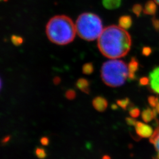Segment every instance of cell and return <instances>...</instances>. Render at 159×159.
I'll list each match as a JSON object with an SVG mask.
<instances>
[{"instance_id": "1", "label": "cell", "mask_w": 159, "mask_h": 159, "mask_svg": "<svg viewBox=\"0 0 159 159\" xmlns=\"http://www.w3.org/2000/svg\"><path fill=\"white\" fill-rule=\"evenodd\" d=\"M130 35L120 26L110 25L102 30L98 40L99 50L111 59L125 56L130 50Z\"/></svg>"}, {"instance_id": "2", "label": "cell", "mask_w": 159, "mask_h": 159, "mask_svg": "<svg viewBox=\"0 0 159 159\" xmlns=\"http://www.w3.org/2000/svg\"><path fill=\"white\" fill-rule=\"evenodd\" d=\"M76 28L70 18L57 16L51 18L46 26V34L52 43L66 45L74 40Z\"/></svg>"}, {"instance_id": "3", "label": "cell", "mask_w": 159, "mask_h": 159, "mask_svg": "<svg viewBox=\"0 0 159 159\" xmlns=\"http://www.w3.org/2000/svg\"><path fill=\"white\" fill-rule=\"evenodd\" d=\"M101 76L106 85L111 87H120L129 78L128 66L121 60H109L102 64Z\"/></svg>"}, {"instance_id": "4", "label": "cell", "mask_w": 159, "mask_h": 159, "mask_svg": "<svg viewBox=\"0 0 159 159\" xmlns=\"http://www.w3.org/2000/svg\"><path fill=\"white\" fill-rule=\"evenodd\" d=\"M75 28L80 37L87 41L96 40L103 30L100 18L91 12L81 14L76 21Z\"/></svg>"}, {"instance_id": "5", "label": "cell", "mask_w": 159, "mask_h": 159, "mask_svg": "<svg viewBox=\"0 0 159 159\" xmlns=\"http://www.w3.org/2000/svg\"><path fill=\"white\" fill-rule=\"evenodd\" d=\"M134 126L136 128L137 134L142 137L146 138L152 136L153 133L152 129L150 126L141 122L137 121Z\"/></svg>"}, {"instance_id": "6", "label": "cell", "mask_w": 159, "mask_h": 159, "mask_svg": "<svg viewBox=\"0 0 159 159\" xmlns=\"http://www.w3.org/2000/svg\"><path fill=\"white\" fill-rule=\"evenodd\" d=\"M149 81L152 90L159 94V67L154 68L150 73Z\"/></svg>"}, {"instance_id": "7", "label": "cell", "mask_w": 159, "mask_h": 159, "mask_svg": "<svg viewBox=\"0 0 159 159\" xmlns=\"http://www.w3.org/2000/svg\"><path fill=\"white\" fill-rule=\"evenodd\" d=\"M93 105L98 111L103 112L107 107L108 102L104 97H97L93 101Z\"/></svg>"}, {"instance_id": "8", "label": "cell", "mask_w": 159, "mask_h": 159, "mask_svg": "<svg viewBox=\"0 0 159 159\" xmlns=\"http://www.w3.org/2000/svg\"><path fill=\"white\" fill-rule=\"evenodd\" d=\"M129 80H133L136 78V73L139 68V62L136 58H132L128 65Z\"/></svg>"}, {"instance_id": "9", "label": "cell", "mask_w": 159, "mask_h": 159, "mask_svg": "<svg viewBox=\"0 0 159 159\" xmlns=\"http://www.w3.org/2000/svg\"><path fill=\"white\" fill-rule=\"evenodd\" d=\"M77 87L81 91L89 94L90 93V83L87 80L85 79H80L76 83Z\"/></svg>"}, {"instance_id": "10", "label": "cell", "mask_w": 159, "mask_h": 159, "mask_svg": "<svg viewBox=\"0 0 159 159\" xmlns=\"http://www.w3.org/2000/svg\"><path fill=\"white\" fill-rule=\"evenodd\" d=\"M157 11V6L156 3L153 1H148L143 9V12L144 14L148 15H154Z\"/></svg>"}, {"instance_id": "11", "label": "cell", "mask_w": 159, "mask_h": 159, "mask_svg": "<svg viewBox=\"0 0 159 159\" xmlns=\"http://www.w3.org/2000/svg\"><path fill=\"white\" fill-rule=\"evenodd\" d=\"M132 18L129 16H121L119 20L120 27L125 30L130 29L132 25Z\"/></svg>"}, {"instance_id": "12", "label": "cell", "mask_w": 159, "mask_h": 159, "mask_svg": "<svg viewBox=\"0 0 159 159\" xmlns=\"http://www.w3.org/2000/svg\"><path fill=\"white\" fill-rule=\"evenodd\" d=\"M121 4V0H102L103 6L108 10L118 8Z\"/></svg>"}, {"instance_id": "13", "label": "cell", "mask_w": 159, "mask_h": 159, "mask_svg": "<svg viewBox=\"0 0 159 159\" xmlns=\"http://www.w3.org/2000/svg\"><path fill=\"white\" fill-rule=\"evenodd\" d=\"M150 142L152 143L156 148L157 153V159H159V125L150 137Z\"/></svg>"}, {"instance_id": "14", "label": "cell", "mask_w": 159, "mask_h": 159, "mask_svg": "<svg viewBox=\"0 0 159 159\" xmlns=\"http://www.w3.org/2000/svg\"><path fill=\"white\" fill-rule=\"evenodd\" d=\"M142 119L146 122H148L153 119L155 116V111H152L151 109L148 108L143 111Z\"/></svg>"}, {"instance_id": "15", "label": "cell", "mask_w": 159, "mask_h": 159, "mask_svg": "<svg viewBox=\"0 0 159 159\" xmlns=\"http://www.w3.org/2000/svg\"><path fill=\"white\" fill-rule=\"evenodd\" d=\"M83 73L86 75L92 74L94 71V66L91 63H85L83 66Z\"/></svg>"}, {"instance_id": "16", "label": "cell", "mask_w": 159, "mask_h": 159, "mask_svg": "<svg viewBox=\"0 0 159 159\" xmlns=\"http://www.w3.org/2000/svg\"><path fill=\"white\" fill-rule=\"evenodd\" d=\"M35 154L39 159H45L47 156L46 150L43 148H38L35 149Z\"/></svg>"}, {"instance_id": "17", "label": "cell", "mask_w": 159, "mask_h": 159, "mask_svg": "<svg viewBox=\"0 0 159 159\" xmlns=\"http://www.w3.org/2000/svg\"><path fill=\"white\" fill-rule=\"evenodd\" d=\"M23 39L18 35H14L11 37V41L14 45L15 46H20L23 43Z\"/></svg>"}, {"instance_id": "18", "label": "cell", "mask_w": 159, "mask_h": 159, "mask_svg": "<svg viewBox=\"0 0 159 159\" xmlns=\"http://www.w3.org/2000/svg\"><path fill=\"white\" fill-rule=\"evenodd\" d=\"M142 10V6L139 4H135L132 8V11L133 12V13L137 16V17H140Z\"/></svg>"}, {"instance_id": "19", "label": "cell", "mask_w": 159, "mask_h": 159, "mask_svg": "<svg viewBox=\"0 0 159 159\" xmlns=\"http://www.w3.org/2000/svg\"><path fill=\"white\" fill-rule=\"evenodd\" d=\"M129 98H126L125 99H122V100H119L117 101V104L118 106H119L120 107H121V108H123L125 110L127 106H129Z\"/></svg>"}, {"instance_id": "20", "label": "cell", "mask_w": 159, "mask_h": 159, "mask_svg": "<svg viewBox=\"0 0 159 159\" xmlns=\"http://www.w3.org/2000/svg\"><path fill=\"white\" fill-rule=\"evenodd\" d=\"M75 96H76V93L74 90L70 89L66 93V97L68 100H73L75 98Z\"/></svg>"}, {"instance_id": "21", "label": "cell", "mask_w": 159, "mask_h": 159, "mask_svg": "<svg viewBox=\"0 0 159 159\" xmlns=\"http://www.w3.org/2000/svg\"><path fill=\"white\" fill-rule=\"evenodd\" d=\"M130 114L132 117H137L140 114V111L137 108H131L130 111Z\"/></svg>"}, {"instance_id": "22", "label": "cell", "mask_w": 159, "mask_h": 159, "mask_svg": "<svg viewBox=\"0 0 159 159\" xmlns=\"http://www.w3.org/2000/svg\"><path fill=\"white\" fill-rule=\"evenodd\" d=\"M143 54L145 56H148L152 53V49L148 47H144L142 50Z\"/></svg>"}, {"instance_id": "23", "label": "cell", "mask_w": 159, "mask_h": 159, "mask_svg": "<svg viewBox=\"0 0 159 159\" xmlns=\"http://www.w3.org/2000/svg\"><path fill=\"white\" fill-rule=\"evenodd\" d=\"M152 23L154 29H156V31H159V20L156 18H153L152 20Z\"/></svg>"}, {"instance_id": "24", "label": "cell", "mask_w": 159, "mask_h": 159, "mask_svg": "<svg viewBox=\"0 0 159 159\" xmlns=\"http://www.w3.org/2000/svg\"><path fill=\"white\" fill-rule=\"evenodd\" d=\"M40 142L43 146H47L49 144V139L47 137H43L41 139Z\"/></svg>"}, {"instance_id": "25", "label": "cell", "mask_w": 159, "mask_h": 159, "mask_svg": "<svg viewBox=\"0 0 159 159\" xmlns=\"http://www.w3.org/2000/svg\"><path fill=\"white\" fill-rule=\"evenodd\" d=\"M126 121H127V124L130 125H135L137 122L135 120L131 118L126 119Z\"/></svg>"}, {"instance_id": "26", "label": "cell", "mask_w": 159, "mask_h": 159, "mask_svg": "<svg viewBox=\"0 0 159 159\" xmlns=\"http://www.w3.org/2000/svg\"><path fill=\"white\" fill-rule=\"evenodd\" d=\"M60 81H61V79H60V77H55L54 80H53V82H54V83L55 84H58L60 83Z\"/></svg>"}, {"instance_id": "27", "label": "cell", "mask_w": 159, "mask_h": 159, "mask_svg": "<svg viewBox=\"0 0 159 159\" xmlns=\"http://www.w3.org/2000/svg\"><path fill=\"white\" fill-rule=\"evenodd\" d=\"M148 82V79L146 78H143L142 79L140 80V84L142 85L146 84Z\"/></svg>"}, {"instance_id": "28", "label": "cell", "mask_w": 159, "mask_h": 159, "mask_svg": "<svg viewBox=\"0 0 159 159\" xmlns=\"http://www.w3.org/2000/svg\"><path fill=\"white\" fill-rule=\"evenodd\" d=\"M10 136H7L3 139V140H2V143H6L8 142L9 140H10Z\"/></svg>"}, {"instance_id": "29", "label": "cell", "mask_w": 159, "mask_h": 159, "mask_svg": "<svg viewBox=\"0 0 159 159\" xmlns=\"http://www.w3.org/2000/svg\"><path fill=\"white\" fill-rule=\"evenodd\" d=\"M156 111H157V112H159V102H158V103L157 104V105L156 106Z\"/></svg>"}, {"instance_id": "30", "label": "cell", "mask_w": 159, "mask_h": 159, "mask_svg": "<svg viewBox=\"0 0 159 159\" xmlns=\"http://www.w3.org/2000/svg\"><path fill=\"white\" fill-rule=\"evenodd\" d=\"M102 159H111V158H110V156H108L107 155H106V156H104L102 157Z\"/></svg>"}, {"instance_id": "31", "label": "cell", "mask_w": 159, "mask_h": 159, "mask_svg": "<svg viewBox=\"0 0 159 159\" xmlns=\"http://www.w3.org/2000/svg\"><path fill=\"white\" fill-rule=\"evenodd\" d=\"M112 108L113 109H116V108H117V106H116V105H112Z\"/></svg>"}, {"instance_id": "32", "label": "cell", "mask_w": 159, "mask_h": 159, "mask_svg": "<svg viewBox=\"0 0 159 159\" xmlns=\"http://www.w3.org/2000/svg\"><path fill=\"white\" fill-rule=\"evenodd\" d=\"M154 1L159 6V0H154Z\"/></svg>"}, {"instance_id": "33", "label": "cell", "mask_w": 159, "mask_h": 159, "mask_svg": "<svg viewBox=\"0 0 159 159\" xmlns=\"http://www.w3.org/2000/svg\"><path fill=\"white\" fill-rule=\"evenodd\" d=\"M2 1H7L8 0H2Z\"/></svg>"}]
</instances>
